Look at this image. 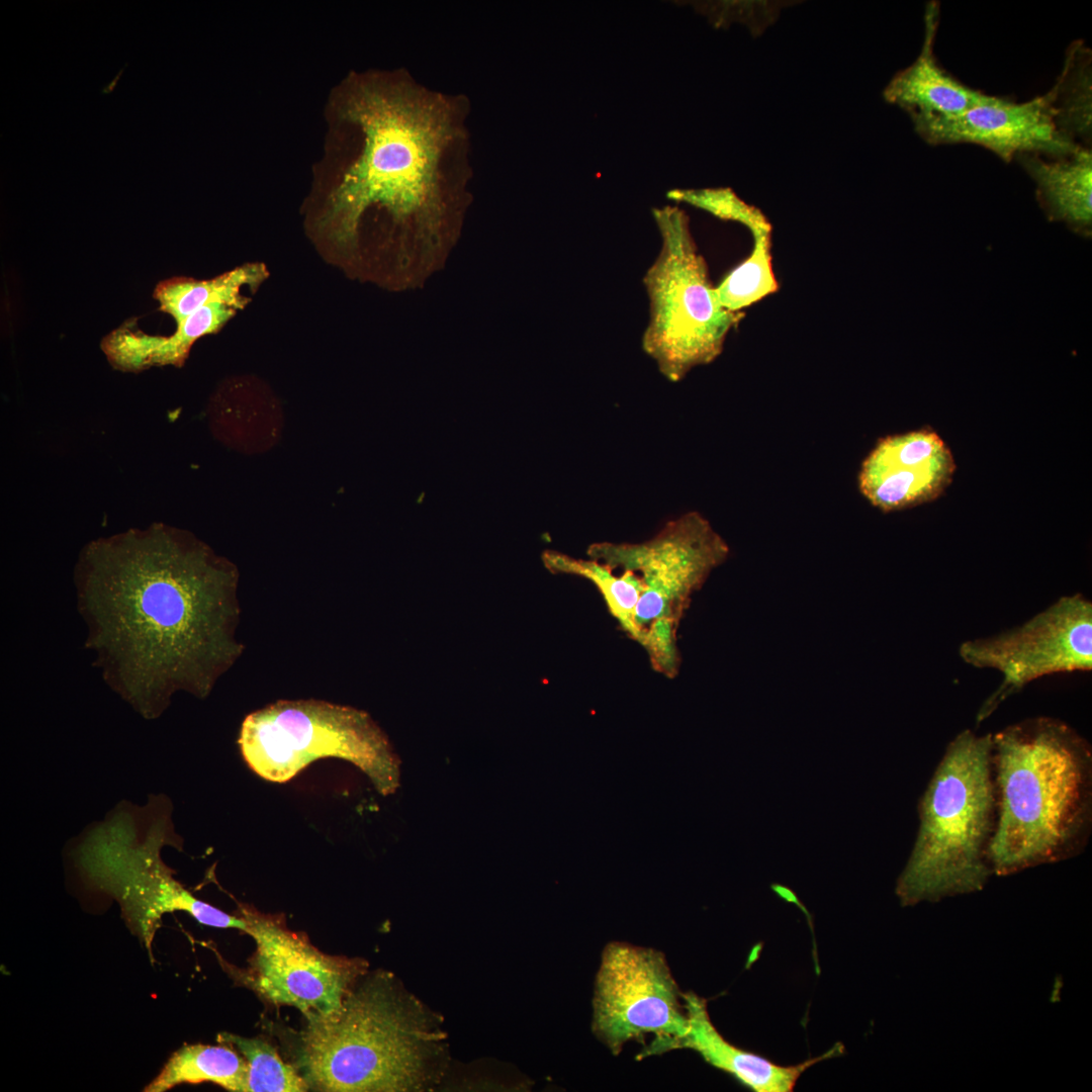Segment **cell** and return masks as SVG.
Wrapping results in <instances>:
<instances>
[{
  "mask_svg": "<svg viewBox=\"0 0 1092 1092\" xmlns=\"http://www.w3.org/2000/svg\"><path fill=\"white\" fill-rule=\"evenodd\" d=\"M219 1043L183 1045L144 1091L164 1092L179 1084L210 1082L228 1091L247 1092V1061L233 1046Z\"/></svg>",
  "mask_w": 1092,
  "mask_h": 1092,
  "instance_id": "ffe728a7",
  "label": "cell"
},
{
  "mask_svg": "<svg viewBox=\"0 0 1092 1092\" xmlns=\"http://www.w3.org/2000/svg\"><path fill=\"white\" fill-rule=\"evenodd\" d=\"M239 309L228 303L203 306L177 324L175 332L169 336L119 328L101 341V350L113 368L124 372L162 366L181 367L194 343L216 333Z\"/></svg>",
  "mask_w": 1092,
  "mask_h": 1092,
  "instance_id": "e0dca14e",
  "label": "cell"
},
{
  "mask_svg": "<svg viewBox=\"0 0 1092 1092\" xmlns=\"http://www.w3.org/2000/svg\"><path fill=\"white\" fill-rule=\"evenodd\" d=\"M238 743L248 766L269 782H288L312 761L337 757L358 766L383 796L399 785V760L386 735L353 707L277 701L246 716Z\"/></svg>",
  "mask_w": 1092,
  "mask_h": 1092,
  "instance_id": "9c48e42d",
  "label": "cell"
},
{
  "mask_svg": "<svg viewBox=\"0 0 1092 1092\" xmlns=\"http://www.w3.org/2000/svg\"><path fill=\"white\" fill-rule=\"evenodd\" d=\"M1036 183L1037 198L1051 219L1073 230L1091 231L1092 151L1078 148L1060 157L1021 154L1016 157Z\"/></svg>",
  "mask_w": 1092,
  "mask_h": 1092,
  "instance_id": "ac0fdd59",
  "label": "cell"
},
{
  "mask_svg": "<svg viewBox=\"0 0 1092 1092\" xmlns=\"http://www.w3.org/2000/svg\"><path fill=\"white\" fill-rule=\"evenodd\" d=\"M915 130L928 144H974L1005 162L1021 154L1060 157L1083 148L1059 130L1051 91L1022 103L992 96L962 114Z\"/></svg>",
  "mask_w": 1092,
  "mask_h": 1092,
  "instance_id": "4fadbf2b",
  "label": "cell"
},
{
  "mask_svg": "<svg viewBox=\"0 0 1092 1092\" xmlns=\"http://www.w3.org/2000/svg\"><path fill=\"white\" fill-rule=\"evenodd\" d=\"M996 824L989 859L1005 877L1069 859L1092 824V749L1067 723L1035 717L992 734Z\"/></svg>",
  "mask_w": 1092,
  "mask_h": 1092,
  "instance_id": "277c9868",
  "label": "cell"
},
{
  "mask_svg": "<svg viewBox=\"0 0 1092 1092\" xmlns=\"http://www.w3.org/2000/svg\"><path fill=\"white\" fill-rule=\"evenodd\" d=\"M586 554L634 586L639 599L628 636L645 649L655 671L674 677L680 620L692 596L727 559L726 542L701 514L690 512L647 541L593 543Z\"/></svg>",
  "mask_w": 1092,
  "mask_h": 1092,
  "instance_id": "52a82bcc",
  "label": "cell"
},
{
  "mask_svg": "<svg viewBox=\"0 0 1092 1092\" xmlns=\"http://www.w3.org/2000/svg\"><path fill=\"white\" fill-rule=\"evenodd\" d=\"M126 66H127V64L125 63V64L123 65V67H122V68H121V69H120V70L118 71V73H117V74H116V75L114 76V78H113V79L111 80V82H109V83L105 84V85H104V86H103V87L101 88V92H102L103 94H109V93H111V92H112V91H113V90L115 89V87H116V85H117V82L119 81V79H120V76H121V74L123 73V71H124V69L126 68Z\"/></svg>",
  "mask_w": 1092,
  "mask_h": 1092,
  "instance_id": "603a6c76",
  "label": "cell"
},
{
  "mask_svg": "<svg viewBox=\"0 0 1092 1092\" xmlns=\"http://www.w3.org/2000/svg\"><path fill=\"white\" fill-rule=\"evenodd\" d=\"M592 1028L615 1055L629 1041L652 1038L641 1057L679 1049L688 1020L680 992L664 954L611 942L596 978Z\"/></svg>",
  "mask_w": 1092,
  "mask_h": 1092,
  "instance_id": "30bf717a",
  "label": "cell"
},
{
  "mask_svg": "<svg viewBox=\"0 0 1092 1092\" xmlns=\"http://www.w3.org/2000/svg\"><path fill=\"white\" fill-rule=\"evenodd\" d=\"M341 111L361 127L364 146L328 198L322 235L339 248L354 246L362 214L378 204L423 240L437 237L445 214L441 160L456 133L451 105L412 85L370 78L351 84Z\"/></svg>",
  "mask_w": 1092,
  "mask_h": 1092,
  "instance_id": "7a4b0ae2",
  "label": "cell"
},
{
  "mask_svg": "<svg viewBox=\"0 0 1092 1092\" xmlns=\"http://www.w3.org/2000/svg\"><path fill=\"white\" fill-rule=\"evenodd\" d=\"M684 1002L688 1027L679 1049L694 1050L708 1064L756 1092H791L807 1069L840 1055L843 1050L838 1043L821 1056L797 1065L782 1066L725 1039L709 1016L706 999L688 992L684 993Z\"/></svg>",
  "mask_w": 1092,
  "mask_h": 1092,
  "instance_id": "2e32d148",
  "label": "cell"
},
{
  "mask_svg": "<svg viewBox=\"0 0 1092 1092\" xmlns=\"http://www.w3.org/2000/svg\"><path fill=\"white\" fill-rule=\"evenodd\" d=\"M925 34L919 56L897 73L884 90L887 102L904 109L915 129L936 119L962 114L991 99L946 73L937 63L934 41L939 21V5L927 4Z\"/></svg>",
  "mask_w": 1092,
  "mask_h": 1092,
  "instance_id": "9a60e30c",
  "label": "cell"
},
{
  "mask_svg": "<svg viewBox=\"0 0 1092 1092\" xmlns=\"http://www.w3.org/2000/svg\"><path fill=\"white\" fill-rule=\"evenodd\" d=\"M1091 51L1082 40L1069 47L1061 75L1051 88L1057 125L1071 143L1091 145Z\"/></svg>",
  "mask_w": 1092,
  "mask_h": 1092,
  "instance_id": "44dd1931",
  "label": "cell"
},
{
  "mask_svg": "<svg viewBox=\"0 0 1092 1092\" xmlns=\"http://www.w3.org/2000/svg\"><path fill=\"white\" fill-rule=\"evenodd\" d=\"M237 566L164 523L94 539L74 570L86 647L107 685L146 719L172 695L206 698L240 658Z\"/></svg>",
  "mask_w": 1092,
  "mask_h": 1092,
  "instance_id": "6da1fadb",
  "label": "cell"
},
{
  "mask_svg": "<svg viewBox=\"0 0 1092 1092\" xmlns=\"http://www.w3.org/2000/svg\"><path fill=\"white\" fill-rule=\"evenodd\" d=\"M992 734L970 729L947 745L918 804L919 828L895 893L903 907L973 894L993 872Z\"/></svg>",
  "mask_w": 1092,
  "mask_h": 1092,
  "instance_id": "5b68a950",
  "label": "cell"
},
{
  "mask_svg": "<svg viewBox=\"0 0 1092 1092\" xmlns=\"http://www.w3.org/2000/svg\"><path fill=\"white\" fill-rule=\"evenodd\" d=\"M304 1018L292 1065L312 1091H435L452 1063L444 1018L389 971H368L337 1011Z\"/></svg>",
  "mask_w": 1092,
  "mask_h": 1092,
  "instance_id": "3957f363",
  "label": "cell"
},
{
  "mask_svg": "<svg viewBox=\"0 0 1092 1092\" xmlns=\"http://www.w3.org/2000/svg\"><path fill=\"white\" fill-rule=\"evenodd\" d=\"M953 456L931 428L886 437L864 459L859 488L884 512L912 508L938 497L951 482Z\"/></svg>",
  "mask_w": 1092,
  "mask_h": 1092,
  "instance_id": "5bb4252c",
  "label": "cell"
},
{
  "mask_svg": "<svg viewBox=\"0 0 1092 1092\" xmlns=\"http://www.w3.org/2000/svg\"><path fill=\"white\" fill-rule=\"evenodd\" d=\"M268 276L262 263L239 266L207 280L185 277L166 279L158 283L154 298L160 309L170 314L176 325L197 309L212 303H228L240 309L249 299L241 293L243 287H256Z\"/></svg>",
  "mask_w": 1092,
  "mask_h": 1092,
  "instance_id": "d6986e66",
  "label": "cell"
},
{
  "mask_svg": "<svg viewBox=\"0 0 1092 1092\" xmlns=\"http://www.w3.org/2000/svg\"><path fill=\"white\" fill-rule=\"evenodd\" d=\"M959 652L966 663L1003 674L978 713L980 723L1034 679L1092 669V604L1081 594L1063 597L1019 627L964 642Z\"/></svg>",
  "mask_w": 1092,
  "mask_h": 1092,
  "instance_id": "8fae6325",
  "label": "cell"
},
{
  "mask_svg": "<svg viewBox=\"0 0 1092 1092\" xmlns=\"http://www.w3.org/2000/svg\"><path fill=\"white\" fill-rule=\"evenodd\" d=\"M217 1040L233 1046L247 1061V1092L309 1091L297 1069L285 1063L268 1040L229 1032L219 1033Z\"/></svg>",
  "mask_w": 1092,
  "mask_h": 1092,
  "instance_id": "7402d4cb",
  "label": "cell"
},
{
  "mask_svg": "<svg viewBox=\"0 0 1092 1092\" xmlns=\"http://www.w3.org/2000/svg\"><path fill=\"white\" fill-rule=\"evenodd\" d=\"M247 934L256 943L250 982L275 1006L298 1009L304 1017L337 1011L358 980L369 971L361 958L324 953L305 933L290 930L280 916L241 906Z\"/></svg>",
  "mask_w": 1092,
  "mask_h": 1092,
  "instance_id": "7c38bea8",
  "label": "cell"
},
{
  "mask_svg": "<svg viewBox=\"0 0 1092 1092\" xmlns=\"http://www.w3.org/2000/svg\"><path fill=\"white\" fill-rule=\"evenodd\" d=\"M653 217L661 246L643 277L649 322L642 348L666 379L677 382L722 353L728 334L744 313L720 303L685 211L664 206L654 208Z\"/></svg>",
  "mask_w": 1092,
  "mask_h": 1092,
  "instance_id": "ba28073f",
  "label": "cell"
},
{
  "mask_svg": "<svg viewBox=\"0 0 1092 1092\" xmlns=\"http://www.w3.org/2000/svg\"><path fill=\"white\" fill-rule=\"evenodd\" d=\"M171 815V801L162 794L150 795L144 806L122 801L68 843V858L84 888L117 902L151 957L162 917L175 911L207 926L247 932L242 916L194 897L163 861V847L182 844Z\"/></svg>",
  "mask_w": 1092,
  "mask_h": 1092,
  "instance_id": "8992f818",
  "label": "cell"
}]
</instances>
